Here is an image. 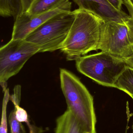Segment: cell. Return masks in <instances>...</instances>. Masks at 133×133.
<instances>
[{
    "label": "cell",
    "mask_w": 133,
    "mask_h": 133,
    "mask_svg": "<svg viewBox=\"0 0 133 133\" xmlns=\"http://www.w3.org/2000/svg\"><path fill=\"white\" fill-rule=\"evenodd\" d=\"M15 106L14 111L15 113L16 117L19 122L20 123H26L27 124L29 122L28 115L26 111L20 106L19 103L13 102Z\"/></svg>",
    "instance_id": "9a60e30c"
},
{
    "label": "cell",
    "mask_w": 133,
    "mask_h": 133,
    "mask_svg": "<svg viewBox=\"0 0 133 133\" xmlns=\"http://www.w3.org/2000/svg\"><path fill=\"white\" fill-rule=\"evenodd\" d=\"M75 18L74 10L58 14L31 32L25 40L36 46L39 53L60 50Z\"/></svg>",
    "instance_id": "5b68a950"
},
{
    "label": "cell",
    "mask_w": 133,
    "mask_h": 133,
    "mask_svg": "<svg viewBox=\"0 0 133 133\" xmlns=\"http://www.w3.org/2000/svg\"><path fill=\"white\" fill-rule=\"evenodd\" d=\"M86 133H89V132H86Z\"/></svg>",
    "instance_id": "44dd1931"
},
{
    "label": "cell",
    "mask_w": 133,
    "mask_h": 133,
    "mask_svg": "<svg viewBox=\"0 0 133 133\" xmlns=\"http://www.w3.org/2000/svg\"><path fill=\"white\" fill-rule=\"evenodd\" d=\"M109 3L115 9L119 11L122 10V5L123 4L122 0H107Z\"/></svg>",
    "instance_id": "ac0fdd59"
},
{
    "label": "cell",
    "mask_w": 133,
    "mask_h": 133,
    "mask_svg": "<svg viewBox=\"0 0 133 133\" xmlns=\"http://www.w3.org/2000/svg\"><path fill=\"white\" fill-rule=\"evenodd\" d=\"M132 2H133V0H132Z\"/></svg>",
    "instance_id": "7402d4cb"
},
{
    "label": "cell",
    "mask_w": 133,
    "mask_h": 133,
    "mask_svg": "<svg viewBox=\"0 0 133 133\" xmlns=\"http://www.w3.org/2000/svg\"><path fill=\"white\" fill-rule=\"evenodd\" d=\"M114 87L123 91L133 99V67L126 66L116 81Z\"/></svg>",
    "instance_id": "7c38bea8"
},
{
    "label": "cell",
    "mask_w": 133,
    "mask_h": 133,
    "mask_svg": "<svg viewBox=\"0 0 133 133\" xmlns=\"http://www.w3.org/2000/svg\"><path fill=\"white\" fill-rule=\"evenodd\" d=\"M78 71L98 83L114 87L126 67L123 60L104 51L82 57L76 61Z\"/></svg>",
    "instance_id": "277c9868"
},
{
    "label": "cell",
    "mask_w": 133,
    "mask_h": 133,
    "mask_svg": "<svg viewBox=\"0 0 133 133\" xmlns=\"http://www.w3.org/2000/svg\"><path fill=\"white\" fill-rule=\"evenodd\" d=\"M72 2L68 1L58 8L39 15L23 12L15 20L11 39H25L31 32L53 16L63 12L71 11Z\"/></svg>",
    "instance_id": "52a82bcc"
},
{
    "label": "cell",
    "mask_w": 133,
    "mask_h": 133,
    "mask_svg": "<svg viewBox=\"0 0 133 133\" xmlns=\"http://www.w3.org/2000/svg\"><path fill=\"white\" fill-rule=\"evenodd\" d=\"M123 4L129 11V15L133 18V2L132 0H122Z\"/></svg>",
    "instance_id": "e0dca14e"
},
{
    "label": "cell",
    "mask_w": 133,
    "mask_h": 133,
    "mask_svg": "<svg viewBox=\"0 0 133 133\" xmlns=\"http://www.w3.org/2000/svg\"><path fill=\"white\" fill-rule=\"evenodd\" d=\"M33 1V0H22L23 9V12H25L27 11Z\"/></svg>",
    "instance_id": "d6986e66"
},
{
    "label": "cell",
    "mask_w": 133,
    "mask_h": 133,
    "mask_svg": "<svg viewBox=\"0 0 133 133\" xmlns=\"http://www.w3.org/2000/svg\"><path fill=\"white\" fill-rule=\"evenodd\" d=\"M78 9L90 12L100 17L105 22L120 20L129 15L112 7L107 0H73Z\"/></svg>",
    "instance_id": "ba28073f"
},
{
    "label": "cell",
    "mask_w": 133,
    "mask_h": 133,
    "mask_svg": "<svg viewBox=\"0 0 133 133\" xmlns=\"http://www.w3.org/2000/svg\"><path fill=\"white\" fill-rule=\"evenodd\" d=\"M11 133H22V124L16 119L14 110L10 112L8 118Z\"/></svg>",
    "instance_id": "5bb4252c"
},
{
    "label": "cell",
    "mask_w": 133,
    "mask_h": 133,
    "mask_svg": "<svg viewBox=\"0 0 133 133\" xmlns=\"http://www.w3.org/2000/svg\"><path fill=\"white\" fill-rule=\"evenodd\" d=\"M4 92V96L2 102L1 119L0 126V133H8L7 107L10 96L8 88H7Z\"/></svg>",
    "instance_id": "4fadbf2b"
},
{
    "label": "cell",
    "mask_w": 133,
    "mask_h": 133,
    "mask_svg": "<svg viewBox=\"0 0 133 133\" xmlns=\"http://www.w3.org/2000/svg\"><path fill=\"white\" fill-rule=\"evenodd\" d=\"M55 124L54 133H86L68 109L57 118Z\"/></svg>",
    "instance_id": "9c48e42d"
},
{
    "label": "cell",
    "mask_w": 133,
    "mask_h": 133,
    "mask_svg": "<svg viewBox=\"0 0 133 133\" xmlns=\"http://www.w3.org/2000/svg\"><path fill=\"white\" fill-rule=\"evenodd\" d=\"M132 133H133V123L132 126Z\"/></svg>",
    "instance_id": "ffe728a7"
},
{
    "label": "cell",
    "mask_w": 133,
    "mask_h": 133,
    "mask_svg": "<svg viewBox=\"0 0 133 133\" xmlns=\"http://www.w3.org/2000/svg\"><path fill=\"white\" fill-rule=\"evenodd\" d=\"M75 18L61 50L68 61H76L92 51L97 50L104 20L90 12L74 10Z\"/></svg>",
    "instance_id": "6da1fadb"
},
{
    "label": "cell",
    "mask_w": 133,
    "mask_h": 133,
    "mask_svg": "<svg viewBox=\"0 0 133 133\" xmlns=\"http://www.w3.org/2000/svg\"><path fill=\"white\" fill-rule=\"evenodd\" d=\"M27 125L29 128V133H44L42 128L37 127L35 125L31 124L30 123ZM22 133H27L26 129L23 125H22Z\"/></svg>",
    "instance_id": "2e32d148"
},
{
    "label": "cell",
    "mask_w": 133,
    "mask_h": 133,
    "mask_svg": "<svg viewBox=\"0 0 133 133\" xmlns=\"http://www.w3.org/2000/svg\"><path fill=\"white\" fill-rule=\"evenodd\" d=\"M61 88L71 112L85 132L97 133L93 98L79 79L70 71L60 70Z\"/></svg>",
    "instance_id": "7a4b0ae2"
},
{
    "label": "cell",
    "mask_w": 133,
    "mask_h": 133,
    "mask_svg": "<svg viewBox=\"0 0 133 133\" xmlns=\"http://www.w3.org/2000/svg\"><path fill=\"white\" fill-rule=\"evenodd\" d=\"M23 11L22 0H0V15L14 20Z\"/></svg>",
    "instance_id": "8fae6325"
},
{
    "label": "cell",
    "mask_w": 133,
    "mask_h": 133,
    "mask_svg": "<svg viewBox=\"0 0 133 133\" xmlns=\"http://www.w3.org/2000/svg\"><path fill=\"white\" fill-rule=\"evenodd\" d=\"M69 0H33L27 12L30 15L42 14L55 9Z\"/></svg>",
    "instance_id": "30bf717a"
},
{
    "label": "cell",
    "mask_w": 133,
    "mask_h": 133,
    "mask_svg": "<svg viewBox=\"0 0 133 133\" xmlns=\"http://www.w3.org/2000/svg\"><path fill=\"white\" fill-rule=\"evenodd\" d=\"M98 50L123 60L133 55V18L128 16L105 22L101 30Z\"/></svg>",
    "instance_id": "3957f363"
},
{
    "label": "cell",
    "mask_w": 133,
    "mask_h": 133,
    "mask_svg": "<svg viewBox=\"0 0 133 133\" xmlns=\"http://www.w3.org/2000/svg\"><path fill=\"white\" fill-rule=\"evenodd\" d=\"M40 49L25 39H11L0 49V84L4 91L8 80L16 75Z\"/></svg>",
    "instance_id": "8992f818"
}]
</instances>
